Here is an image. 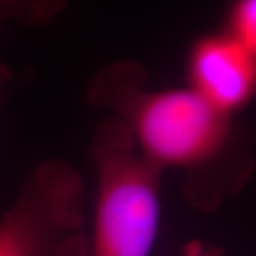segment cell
Masks as SVG:
<instances>
[{
	"instance_id": "obj_6",
	"label": "cell",
	"mask_w": 256,
	"mask_h": 256,
	"mask_svg": "<svg viewBox=\"0 0 256 256\" xmlns=\"http://www.w3.org/2000/svg\"><path fill=\"white\" fill-rule=\"evenodd\" d=\"M184 256H222L215 249L206 248L198 242H192L184 248Z\"/></svg>"
},
{
	"instance_id": "obj_5",
	"label": "cell",
	"mask_w": 256,
	"mask_h": 256,
	"mask_svg": "<svg viewBox=\"0 0 256 256\" xmlns=\"http://www.w3.org/2000/svg\"><path fill=\"white\" fill-rule=\"evenodd\" d=\"M225 34L238 44L256 54V2L240 0L228 10Z\"/></svg>"
},
{
	"instance_id": "obj_7",
	"label": "cell",
	"mask_w": 256,
	"mask_h": 256,
	"mask_svg": "<svg viewBox=\"0 0 256 256\" xmlns=\"http://www.w3.org/2000/svg\"><path fill=\"white\" fill-rule=\"evenodd\" d=\"M14 9H16V6H3V4H0V23H2V20H4L6 18L13 16Z\"/></svg>"
},
{
	"instance_id": "obj_1",
	"label": "cell",
	"mask_w": 256,
	"mask_h": 256,
	"mask_svg": "<svg viewBox=\"0 0 256 256\" xmlns=\"http://www.w3.org/2000/svg\"><path fill=\"white\" fill-rule=\"evenodd\" d=\"M88 97L110 108L127 128L141 156L164 171L200 172L228 148L230 117L191 87L146 88V73L136 63H112L92 80Z\"/></svg>"
},
{
	"instance_id": "obj_2",
	"label": "cell",
	"mask_w": 256,
	"mask_h": 256,
	"mask_svg": "<svg viewBox=\"0 0 256 256\" xmlns=\"http://www.w3.org/2000/svg\"><path fill=\"white\" fill-rule=\"evenodd\" d=\"M92 160L97 198L90 256H150L161 225L162 171L141 156L114 117L97 130Z\"/></svg>"
},
{
	"instance_id": "obj_8",
	"label": "cell",
	"mask_w": 256,
	"mask_h": 256,
	"mask_svg": "<svg viewBox=\"0 0 256 256\" xmlns=\"http://www.w3.org/2000/svg\"><path fill=\"white\" fill-rule=\"evenodd\" d=\"M4 96H6V92H4V82H3V78H0V106L3 102Z\"/></svg>"
},
{
	"instance_id": "obj_3",
	"label": "cell",
	"mask_w": 256,
	"mask_h": 256,
	"mask_svg": "<svg viewBox=\"0 0 256 256\" xmlns=\"http://www.w3.org/2000/svg\"><path fill=\"white\" fill-rule=\"evenodd\" d=\"M82 185L70 165L46 162L0 220V256H44L82 225Z\"/></svg>"
},
{
	"instance_id": "obj_4",
	"label": "cell",
	"mask_w": 256,
	"mask_h": 256,
	"mask_svg": "<svg viewBox=\"0 0 256 256\" xmlns=\"http://www.w3.org/2000/svg\"><path fill=\"white\" fill-rule=\"evenodd\" d=\"M190 87L222 114L245 108L256 88V54L225 33L198 38L188 57Z\"/></svg>"
}]
</instances>
